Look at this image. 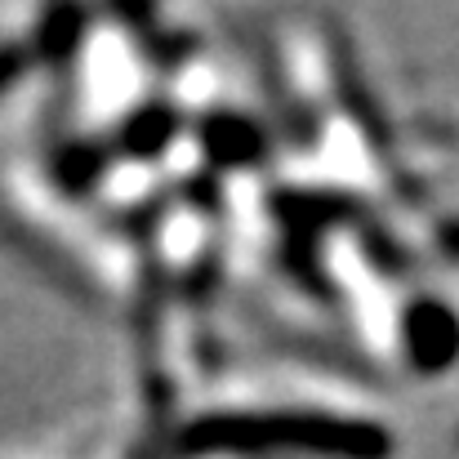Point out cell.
Wrapping results in <instances>:
<instances>
[{"mask_svg": "<svg viewBox=\"0 0 459 459\" xmlns=\"http://www.w3.org/2000/svg\"><path fill=\"white\" fill-rule=\"evenodd\" d=\"M183 451H312L334 459H384L393 437L366 420L312 415V411H259V415H210L183 433Z\"/></svg>", "mask_w": 459, "mask_h": 459, "instance_id": "6da1fadb", "label": "cell"}, {"mask_svg": "<svg viewBox=\"0 0 459 459\" xmlns=\"http://www.w3.org/2000/svg\"><path fill=\"white\" fill-rule=\"evenodd\" d=\"M406 339H411V357L429 370H442L459 352V321L442 304H420L406 316Z\"/></svg>", "mask_w": 459, "mask_h": 459, "instance_id": "7a4b0ae2", "label": "cell"}, {"mask_svg": "<svg viewBox=\"0 0 459 459\" xmlns=\"http://www.w3.org/2000/svg\"><path fill=\"white\" fill-rule=\"evenodd\" d=\"M81 27H85V13L81 9H49L31 36V49L36 58L45 63H63L76 45H81Z\"/></svg>", "mask_w": 459, "mask_h": 459, "instance_id": "3957f363", "label": "cell"}, {"mask_svg": "<svg viewBox=\"0 0 459 459\" xmlns=\"http://www.w3.org/2000/svg\"><path fill=\"white\" fill-rule=\"evenodd\" d=\"M169 134H174V112L152 103V108H143V112H134V117L126 121L121 148L130 156H156L169 143Z\"/></svg>", "mask_w": 459, "mask_h": 459, "instance_id": "277c9868", "label": "cell"}, {"mask_svg": "<svg viewBox=\"0 0 459 459\" xmlns=\"http://www.w3.org/2000/svg\"><path fill=\"white\" fill-rule=\"evenodd\" d=\"M205 152L219 160H250L255 156V130L237 117H214L205 126Z\"/></svg>", "mask_w": 459, "mask_h": 459, "instance_id": "5b68a950", "label": "cell"}, {"mask_svg": "<svg viewBox=\"0 0 459 459\" xmlns=\"http://www.w3.org/2000/svg\"><path fill=\"white\" fill-rule=\"evenodd\" d=\"M99 160H103V156L94 152V148H67V152L58 156V178H63V187H72V192L90 187V178L99 174Z\"/></svg>", "mask_w": 459, "mask_h": 459, "instance_id": "8992f818", "label": "cell"}, {"mask_svg": "<svg viewBox=\"0 0 459 459\" xmlns=\"http://www.w3.org/2000/svg\"><path fill=\"white\" fill-rule=\"evenodd\" d=\"M22 67H27V49L22 45H0V94L22 76Z\"/></svg>", "mask_w": 459, "mask_h": 459, "instance_id": "52a82bcc", "label": "cell"}]
</instances>
